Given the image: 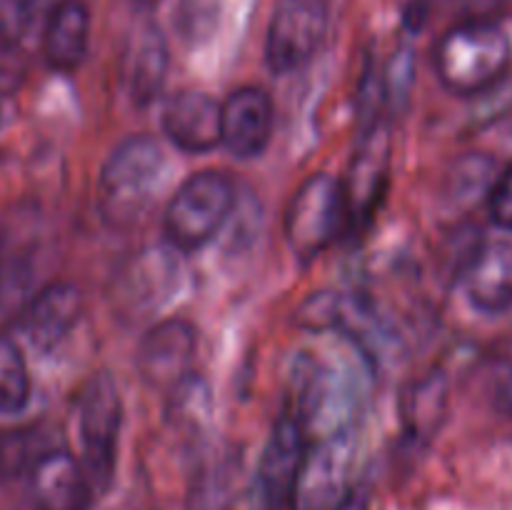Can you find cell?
Wrapping results in <instances>:
<instances>
[{"mask_svg":"<svg viewBox=\"0 0 512 510\" xmlns=\"http://www.w3.org/2000/svg\"><path fill=\"white\" fill-rule=\"evenodd\" d=\"M168 160L150 135H130L115 145L98 175V210L110 228H133L153 208Z\"/></svg>","mask_w":512,"mask_h":510,"instance_id":"cell-1","label":"cell"},{"mask_svg":"<svg viewBox=\"0 0 512 510\" xmlns=\"http://www.w3.org/2000/svg\"><path fill=\"white\" fill-rule=\"evenodd\" d=\"M510 55L508 33L495 20H463L438 43L435 70L450 93L470 98L498 85Z\"/></svg>","mask_w":512,"mask_h":510,"instance_id":"cell-2","label":"cell"},{"mask_svg":"<svg viewBox=\"0 0 512 510\" xmlns=\"http://www.w3.org/2000/svg\"><path fill=\"white\" fill-rule=\"evenodd\" d=\"M235 183L218 170L195 173L175 190L163 215L168 245L175 250H195L220 233L235 208Z\"/></svg>","mask_w":512,"mask_h":510,"instance_id":"cell-3","label":"cell"},{"mask_svg":"<svg viewBox=\"0 0 512 510\" xmlns=\"http://www.w3.org/2000/svg\"><path fill=\"white\" fill-rule=\"evenodd\" d=\"M348 230L343 180L315 173L300 183L285 208V240L298 260H313Z\"/></svg>","mask_w":512,"mask_h":510,"instance_id":"cell-4","label":"cell"},{"mask_svg":"<svg viewBox=\"0 0 512 510\" xmlns=\"http://www.w3.org/2000/svg\"><path fill=\"white\" fill-rule=\"evenodd\" d=\"M123 400L108 370L95 373L80 390L78 433L83 445V468L95 490H108L118 463Z\"/></svg>","mask_w":512,"mask_h":510,"instance_id":"cell-5","label":"cell"},{"mask_svg":"<svg viewBox=\"0 0 512 510\" xmlns=\"http://www.w3.org/2000/svg\"><path fill=\"white\" fill-rule=\"evenodd\" d=\"M180 285L175 248H145L135 253L113 278L115 313L128 320H145L173 300Z\"/></svg>","mask_w":512,"mask_h":510,"instance_id":"cell-6","label":"cell"},{"mask_svg":"<svg viewBox=\"0 0 512 510\" xmlns=\"http://www.w3.org/2000/svg\"><path fill=\"white\" fill-rule=\"evenodd\" d=\"M355 463V430L323 435L308 443L298 480L293 510H333L353 488L350 475Z\"/></svg>","mask_w":512,"mask_h":510,"instance_id":"cell-7","label":"cell"},{"mask_svg":"<svg viewBox=\"0 0 512 510\" xmlns=\"http://www.w3.org/2000/svg\"><path fill=\"white\" fill-rule=\"evenodd\" d=\"M308 450V433L293 413H283L275 420L268 435L258 473L250 488L245 510H288L293 505L295 480Z\"/></svg>","mask_w":512,"mask_h":510,"instance_id":"cell-8","label":"cell"},{"mask_svg":"<svg viewBox=\"0 0 512 510\" xmlns=\"http://www.w3.org/2000/svg\"><path fill=\"white\" fill-rule=\"evenodd\" d=\"M325 28L328 10L323 0H278L265 40L270 70L288 75L310 63L323 43Z\"/></svg>","mask_w":512,"mask_h":510,"instance_id":"cell-9","label":"cell"},{"mask_svg":"<svg viewBox=\"0 0 512 510\" xmlns=\"http://www.w3.org/2000/svg\"><path fill=\"white\" fill-rule=\"evenodd\" d=\"M390 140L388 123H375L360 130L358 148L350 163L348 178L343 180L345 205H348V230H360L370 223L383 200L390 178Z\"/></svg>","mask_w":512,"mask_h":510,"instance_id":"cell-10","label":"cell"},{"mask_svg":"<svg viewBox=\"0 0 512 510\" xmlns=\"http://www.w3.org/2000/svg\"><path fill=\"white\" fill-rule=\"evenodd\" d=\"M458 280L478 313H508L512 308V238L478 240L460 265Z\"/></svg>","mask_w":512,"mask_h":510,"instance_id":"cell-11","label":"cell"},{"mask_svg":"<svg viewBox=\"0 0 512 510\" xmlns=\"http://www.w3.org/2000/svg\"><path fill=\"white\" fill-rule=\"evenodd\" d=\"M198 350V333L188 320L170 318L153 325L143 335L135 355L140 375L148 385L173 390L193 375V360Z\"/></svg>","mask_w":512,"mask_h":510,"instance_id":"cell-12","label":"cell"},{"mask_svg":"<svg viewBox=\"0 0 512 510\" xmlns=\"http://www.w3.org/2000/svg\"><path fill=\"white\" fill-rule=\"evenodd\" d=\"M163 133L178 150L208 153L223 143V103L200 90H180L163 108Z\"/></svg>","mask_w":512,"mask_h":510,"instance_id":"cell-13","label":"cell"},{"mask_svg":"<svg viewBox=\"0 0 512 510\" xmlns=\"http://www.w3.org/2000/svg\"><path fill=\"white\" fill-rule=\"evenodd\" d=\"M275 130V105L263 88L243 85L223 103V145L240 160L258 158Z\"/></svg>","mask_w":512,"mask_h":510,"instance_id":"cell-14","label":"cell"},{"mask_svg":"<svg viewBox=\"0 0 512 510\" xmlns=\"http://www.w3.org/2000/svg\"><path fill=\"white\" fill-rule=\"evenodd\" d=\"M93 483L68 450H45L30 465V493L38 510H88Z\"/></svg>","mask_w":512,"mask_h":510,"instance_id":"cell-15","label":"cell"},{"mask_svg":"<svg viewBox=\"0 0 512 510\" xmlns=\"http://www.w3.org/2000/svg\"><path fill=\"white\" fill-rule=\"evenodd\" d=\"M83 313V295L73 283H50L35 295L23 313V330L40 353L58 348Z\"/></svg>","mask_w":512,"mask_h":510,"instance_id":"cell-16","label":"cell"},{"mask_svg":"<svg viewBox=\"0 0 512 510\" xmlns=\"http://www.w3.org/2000/svg\"><path fill=\"white\" fill-rule=\"evenodd\" d=\"M120 73L125 90L138 105L158 98L168 75V43L158 25L143 23L133 30L123 50Z\"/></svg>","mask_w":512,"mask_h":510,"instance_id":"cell-17","label":"cell"},{"mask_svg":"<svg viewBox=\"0 0 512 510\" xmlns=\"http://www.w3.org/2000/svg\"><path fill=\"white\" fill-rule=\"evenodd\" d=\"M90 13L80 0H60L50 13L43 35V55L50 68L75 70L85 58Z\"/></svg>","mask_w":512,"mask_h":510,"instance_id":"cell-18","label":"cell"},{"mask_svg":"<svg viewBox=\"0 0 512 510\" xmlns=\"http://www.w3.org/2000/svg\"><path fill=\"white\" fill-rule=\"evenodd\" d=\"M448 405V383L440 373L415 383L405 395L403 418L415 438H430L440 428Z\"/></svg>","mask_w":512,"mask_h":510,"instance_id":"cell-19","label":"cell"},{"mask_svg":"<svg viewBox=\"0 0 512 510\" xmlns=\"http://www.w3.org/2000/svg\"><path fill=\"white\" fill-rule=\"evenodd\" d=\"M30 403V373L18 345L0 335V418L20 415Z\"/></svg>","mask_w":512,"mask_h":510,"instance_id":"cell-20","label":"cell"},{"mask_svg":"<svg viewBox=\"0 0 512 510\" xmlns=\"http://www.w3.org/2000/svg\"><path fill=\"white\" fill-rule=\"evenodd\" d=\"M233 470V460L228 455L203 465L195 478L188 510H228L233 495Z\"/></svg>","mask_w":512,"mask_h":510,"instance_id":"cell-21","label":"cell"},{"mask_svg":"<svg viewBox=\"0 0 512 510\" xmlns=\"http://www.w3.org/2000/svg\"><path fill=\"white\" fill-rule=\"evenodd\" d=\"M168 415L175 425L200 428L210 420V390L198 375H188L180 385L170 390Z\"/></svg>","mask_w":512,"mask_h":510,"instance_id":"cell-22","label":"cell"},{"mask_svg":"<svg viewBox=\"0 0 512 510\" xmlns=\"http://www.w3.org/2000/svg\"><path fill=\"white\" fill-rule=\"evenodd\" d=\"M220 20L218 0H180L175 8V30L185 43H205Z\"/></svg>","mask_w":512,"mask_h":510,"instance_id":"cell-23","label":"cell"},{"mask_svg":"<svg viewBox=\"0 0 512 510\" xmlns=\"http://www.w3.org/2000/svg\"><path fill=\"white\" fill-rule=\"evenodd\" d=\"M38 0H0V43L18 45L35 18Z\"/></svg>","mask_w":512,"mask_h":510,"instance_id":"cell-24","label":"cell"},{"mask_svg":"<svg viewBox=\"0 0 512 510\" xmlns=\"http://www.w3.org/2000/svg\"><path fill=\"white\" fill-rule=\"evenodd\" d=\"M28 78V60L13 43H0V98H10Z\"/></svg>","mask_w":512,"mask_h":510,"instance_id":"cell-25","label":"cell"},{"mask_svg":"<svg viewBox=\"0 0 512 510\" xmlns=\"http://www.w3.org/2000/svg\"><path fill=\"white\" fill-rule=\"evenodd\" d=\"M488 208L493 223L512 233V163L503 170V175L493 180V188L488 193Z\"/></svg>","mask_w":512,"mask_h":510,"instance_id":"cell-26","label":"cell"},{"mask_svg":"<svg viewBox=\"0 0 512 510\" xmlns=\"http://www.w3.org/2000/svg\"><path fill=\"white\" fill-rule=\"evenodd\" d=\"M453 3L465 20H495V15L503 13L512 0H453Z\"/></svg>","mask_w":512,"mask_h":510,"instance_id":"cell-27","label":"cell"},{"mask_svg":"<svg viewBox=\"0 0 512 510\" xmlns=\"http://www.w3.org/2000/svg\"><path fill=\"white\" fill-rule=\"evenodd\" d=\"M368 505H370L368 488H363V485H353L333 510H368Z\"/></svg>","mask_w":512,"mask_h":510,"instance_id":"cell-28","label":"cell"},{"mask_svg":"<svg viewBox=\"0 0 512 510\" xmlns=\"http://www.w3.org/2000/svg\"><path fill=\"white\" fill-rule=\"evenodd\" d=\"M428 3L430 0H410L408 8H405V23H408V28H423L425 18H428Z\"/></svg>","mask_w":512,"mask_h":510,"instance_id":"cell-29","label":"cell"},{"mask_svg":"<svg viewBox=\"0 0 512 510\" xmlns=\"http://www.w3.org/2000/svg\"><path fill=\"white\" fill-rule=\"evenodd\" d=\"M8 123V98H0V130Z\"/></svg>","mask_w":512,"mask_h":510,"instance_id":"cell-30","label":"cell"},{"mask_svg":"<svg viewBox=\"0 0 512 510\" xmlns=\"http://www.w3.org/2000/svg\"><path fill=\"white\" fill-rule=\"evenodd\" d=\"M505 398H508L510 403H512V380H510V385H508V388H505Z\"/></svg>","mask_w":512,"mask_h":510,"instance_id":"cell-31","label":"cell"},{"mask_svg":"<svg viewBox=\"0 0 512 510\" xmlns=\"http://www.w3.org/2000/svg\"><path fill=\"white\" fill-rule=\"evenodd\" d=\"M138 3L140 5H155V3H158V0H138Z\"/></svg>","mask_w":512,"mask_h":510,"instance_id":"cell-32","label":"cell"},{"mask_svg":"<svg viewBox=\"0 0 512 510\" xmlns=\"http://www.w3.org/2000/svg\"><path fill=\"white\" fill-rule=\"evenodd\" d=\"M0 258H3V240H0Z\"/></svg>","mask_w":512,"mask_h":510,"instance_id":"cell-33","label":"cell"}]
</instances>
